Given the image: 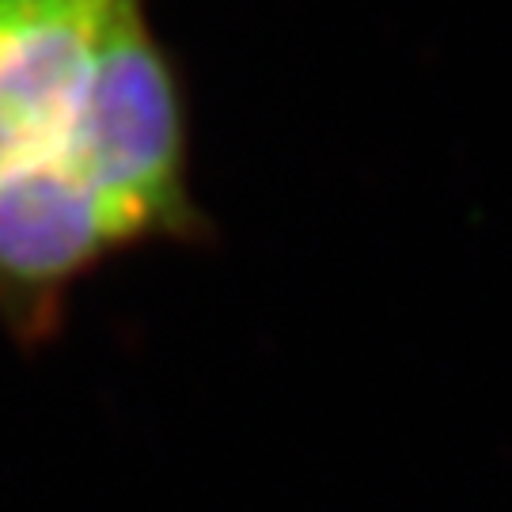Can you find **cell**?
<instances>
[{
  "mask_svg": "<svg viewBox=\"0 0 512 512\" xmlns=\"http://www.w3.org/2000/svg\"><path fill=\"white\" fill-rule=\"evenodd\" d=\"M129 0H0V175L54 148Z\"/></svg>",
  "mask_w": 512,
  "mask_h": 512,
  "instance_id": "3",
  "label": "cell"
},
{
  "mask_svg": "<svg viewBox=\"0 0 512 512\" xmlns=\"http://www.w3.org/2000/svg\"><path fill=\"white\" fill-rule=\"evenodd\" d=\"M133 251L92 186L38 152L0 175V334L19 349L50 346L76 285L107 258Z\"/></svg>",
  "mask_w": 512,
  "mask_h": 512,
  "instance_id": "2",
  "label": "cell"
},
{
  "mask_svg": "<svg viewBox=\"0 0 512 512\" xmlns=\"http://www.w3.org/2000/svg\"><path fill=\"white\" fill-rule=\"evenodd\" d=\"M54 152L103 198L129 247L209 236L190 190L183 80L152 31L148 0L114 16Z\"/></svg>",
  "mask_w": 512,
  "mask_h": 512,
  "instance_id": "1",
  "label": "cell"
}]
</instances>
